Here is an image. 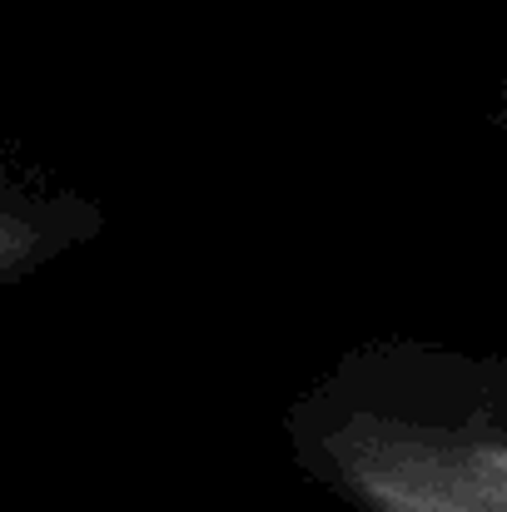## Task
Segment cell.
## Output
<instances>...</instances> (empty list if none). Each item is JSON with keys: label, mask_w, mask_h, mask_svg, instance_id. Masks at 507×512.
Returning a JSON list of instances; mask_svg holds the SVG:
<instances>
[{"label": "cell", "mask_w": 507, "mask_h": 512, "mask_svg": "<svg viewBox=\"0 0 507 512\" xmlns=\"http://www.w3.org/2000/svg\"><path fill=\"white\" fill-rule=\"evenodd\" d=\"M493 130L503 135V145H507V75L493 85Z\"/></svg>", "instance_id": "obj_2"}, {"label": "cell", "mask_w": 507, "mask_h": 512, "mask_svg": "<svg viewBox=\"0 0 507 512\" xmlns=\"http://www.w3.org/2000/svg\"><path fill=\"white\" fill-rule=\"evenodd\" d=\"M503 512H507V503H503Z\"/></svg>", "instance_id": "obj_3"}, {"label": "cell", "mask_w": 507, "mask_h": 512, "mask_svg": "<svg viewBox=\"0 0 507 512\" xmlns=\"http://www.w3.org/2000/svg\"><path fill=\"white\" fill-rule=\"evenodd\" d=\"M105 209L90 194L60 189L0 155V284H15L105 234Z\"/></svg>", "instance_id": "obj_1"}]
</instances>
